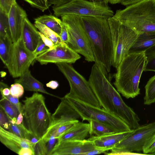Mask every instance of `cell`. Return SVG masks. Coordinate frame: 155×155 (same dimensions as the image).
Returning a JSON list of instances; mask_svg holds the SVG:
<instances>
[{"instance_id": "7c38bea8", "label": "cell", "mask_w": 155, "mask_h": 155, "mask_svg": "<svg viewBox=\"0 0 155 155\" xmlns=\"http://www.w3.org/2000/svg\"><path fill=\"white\" fill-rule=\"evenodd\" d=\"M36 57L25 47L21 38L13 43L10 60L6 67L13 78L20 77L28 70Z\"/></svg>"}, {"instance_id": "484cf974", "label": "cell", "mask_w": 155, "mask_h": 155, "mask_svg": "<svg viewBox=\"0 0 155 155\" xmlns=\"http://www.w3.org/2000/svg\"><path fill=\"white\" fill-rule=\"evenodd\" d=\"M0 104V107L6 114L9 122L15 124L20 113L17 107L2 95Z\"/></svg>"}, {"instance_id": "277c9868", "label": "cell", "mask_w": 155, "mask_h": 155, "mask_svg": "<svg viewBox=\"0 0 155 155\" xmlns=\"http://www.w3.org/2000/svg\"><path fill=\"white\" fill-rule=\"evenodd\" d=\"M113 17L138 34L155 32V0H142L117 10Z\"/></svg>"}, {"instance_id": "d6986e66", "label": "cell", "mask_w": 155, "mask_h": 155, "mask_svg": "<svg viewBox=\"0 0 155 155\" xmlns=\"http://www.w3.org/2000/svg\"><path fill=\"white\" fill-rule=\"evenodd\" d=\"M133 130L116 132L100 136H93L88 140L92 141L96 147L111 150Z\"/></svg>"}, {"instance_id": "9c48e42d", "label": "cell", "mask_w": 155, "mask_h": 155, "mask_svg": "<svg viewBox=\"0 0 155 155\" xmlns=\"http://www.w3.org/2000/svg\"><path fill=\"white\" fill-rule=\"evenodd\" d=\"M53 10L58 17L72 15L109 18L114 15L108 5L87 0H71L60 6L53 7Z\"/></svg>"}, {"instance_id": "4316f807", "label": "cell", "mask_w": 155, "mask_h": 155, "mask_svg": "<svg viewBox=\"0 0 155 155\" xmlns=\"http://www.w3.org/2000/svg\"><path fill=\"white\" fill-rule=\"evenodd\" d=\"M34 25L40 32L51 39L56 46L65 43L62 41L59 35L44 25L35 21Z\"/></svg>"}, {"instance_id": "6da1fadb", "label": "cell", "mask_w": 155, "mask_h": 155, "mask_svg": "<svg viewBox=\"0 0 155 155\" xmlns=\"http://www.w3.org/2000/svg\"><path fill=\"white\" fill-rule=\"evenodd\" d=\"M107 72L96 63L92 66L88 82L103 108L117 117L134 130L140 126V119L123 100L107 77Z\"/></svg>"}, {"instance_id": "f1b7e54d", "label": "cell", "mask_w": 155, "mask_h": 155, "mask_svg": "<svg viewBox=\"0 0 155 155\" xmlns=\"http://www.w3.org/2000/svg\"><path fill=\"white\" fill-rule=\"evenodd\" d=\"M146 62L144 71L155 72V45L144 51Z\"/></svg>"}, {"instance_id": "7a4b0ae2", "label": "cell", "mask_w": 155, "mask_h": 155, "mask_svg": "<svg viewBox=\"0 0 155 155\" xmlns=\"http://www.w3.org/2000/svg\"><path fill=\"white\" fill-rule=\"evenodd\" d=\"M108 18L81 16L82 25L92 49L95 63L107 73L110 71L113 53V42Z\"/></svg>"}, {"instance_id": "1f68e13d", "label": "cell", "mask_w": 155, "mask_h": 155, "mask_svg": "<svg viewBox=\"0 0 155 155\" xmlns=\"http://www.w3.org/2000/svg\"><path fill=\"white\" fill-rule=\"evenodd\" d=\"M31 6L44 12L48 9L50 6L47 0H24Z\"/></svg>"}, {"instance_id": "ac0fdd59", "label": "cell", "mask_w": 155, "mask_h": 155, "mask_svg": "<svg viewBox=\"0 0 155 155\" xmlns=\"http://www.w3.org/2000/svg\"><path fill=\"white\" fill-rule=\"evenodd\" d=\"M37 29L27 17L24 19L21 37L26 48L32 53L35 50L41 39Z\"/></svg>"}, {"instance_id": "f907efd6", "label": "cell", "mask_w": 155, "mask_h": 155, "mask_svg": "<svg viewBox=\"0 0 155 155\" xmlns=\"http://www.w3.org/2000/svg\"><path fill=\"white\" fill-rule=\"evenodd\" d=\"M151 154L152 155H155V152L152 153Z\"/></svg>"}, {"instance_id": "ee69618b", "label": "cell", "mask_w": 155, "mask_h": 155, "mask_svg": "<svg viewBox=\"0 0 155 155\" xmlns=\"http://www.w3.org/2000/svg\"><path fill=\"white\" fill-rule=\"evenodd\" d=\"M47 87L53 89H56L59 86V84L55 81H51L46 84Z\"/></svg>"}, {"instance_id": "30bf717a", "label": "cell", "mask_w": 155, "mask_h": 155, "mask_svg": "<svg viewBox=\"0 0 155 155\" xmlns=\"http://www.w3.org/2000/svg\"><path fill=\"white\" fill-rule=\"evenodd\" d=\"M66 97L79 114L82 121L93 120L100 122L112 127L117 132L132 130L123 120L103 108L95 107L79 100Z\"/></svg>"}, {"instance_id": "f6af8a7d", "label": "cell", "mask_w": 155, "mask_h": 155, "mask_svg": "<svg viewBox=\"0 0 155 155\" xmlns=\"http://www.w3.org/2000/svg\"><path fill=\"white\" fill-rule=\"evenodd\" d=\"M142 0H122L121 4L127 6Z\"/></svg>"}, {"instance_id": "ab89813d", "label": "cell", "mask_w": 155, "mask_h": 155, "mask_svg": "<svg viewBox=\"0 0 155 155\" xmlns=\"http://www.w3.org/2000/svg\"><path fill=\"white\" fill-rule=\"evenodd\" d=\"M41 39L45 44L49 48V50L54 49L56 46L53 42L44 35L39 31Z\"/></svg>"}, {"instance_id": "74e56055", "label": "cell", "mask_w": 155, "mask_h": 155, "mask_svg": "<svg viewBox=\"0 0 155 155\" xmlns=\"http://www.w3.org/2000/svg\"><path fill=\"white\" fill-rule=\"evenodd\" d=\"M0 114V126L6 130H8L9 122L8 118L3 110L1 107Z\"/></svg>"}, {"instance_id": "8992f818", "label": "cell", "mask_w": 155, "mask_h": 155, "mask_svg": "<svg viewBox=\"0 0 155 155\" xmlns=\"http://www.w3.org/2000/svg\"><path fill=\"white\" fill-rule=\"evenodd\" d=\"M56 64L67 80L70 86V92L65 96V97L101 108V106L88 81L70 64L61 63Z\"/></svg>"}, {"instance_id": "8d00e7d4", "label": "cell", "mask_w": 155, "mask_h": 155, "mask_svg": "<svg viewBox=\"0 0 155 155\" xmlns=\"http://www.w3.org/2000/svg\"><path fill=\"white\" fill-rule=\"evenodd\" d=\"M3 96L17 107L20 113H23V105L19 101L18 98L15 97L11 94L7 96Z\"/></svg>"}, {"instance_id": "2e32d148", "label": "cell", "mask_w": 155, "mask_h": 155, "mask_svg": "<svg viewBox=\"0 0 155 155\" xmlns=\"http://www.w3.org/2000/svg\"><path fill=\"white\" fill-rule=\"evenodd\" d=\"M60 99L61 101L52 115L50 126L44 136L50 134L63 125L81 118L66 97Z\"/></svg>"}, {"instance_id": "d590c367", "label": "cell", "mask_w": 155, "mask_h": 155, "mask_svg": "<svg viewBox=\"0 0 155 155\" xmlns=\"http://www.w3.org/2000/svg\"><path fill=\"white\" fill-rule=\"evenodd\" d=\"M49 49V48L45 44L41 38L36 48L33 53L36 57L39 54Z\"/></svg>"}, {"instance_id": "bcb514c9", "label": "cell", "mask_w": 155, "mask_h": 155, "mask_svg": "<svg viewBox=\"0 0 155 155\" xmlns=\"http://www.w3.org/2000/svg\"><path fill=\"white\" fill-rule=\"evenodd\" d=\"M23 113H20L17 118L15 124H19L23 122Z\"/></svg>"}, {"instance_id": "4dcf8cb0", "label": "cell", "mask_w": 155, "mask_h": 155, "mask_svg": "<svg viewBox=\"0 0 155 155\" xmlns=\"http://www.w3.org/2000/svg\"><path fill=\"white\" fill-rule=\"evenodd\" d=\"M6 36L11 37L8 14L0 9V38Z\"/></svg>"}, {"instance_id": "7402d4cb", "label": "cell", "mask_w": 155, "mask_h": 155, "mask_svg": "<svg viewBox=\"0 0 155 155\" xmlns=\"http://www.w3.org/2000/svg\"><path fill=\"white\" fill-rule=\"evenodd\" d=\"M155 45V32L143 33L138 35L130 48L129 53L144 51Z\"/></svg>"}, {"instance_id": "7bdbcfd3", "label": "cell", "mask_w": 155, "mask_h": 155, "mask_svg": "<svg viewBox=\"0 0 155 155\" xmlns=\"http://www.w3.org/2000/svg\"><path fill=\"white\" fill-rule=\"evenodd\" d=\"M58 140V139L54 137H53L50 139L48 140L47 145V155H48L50 152L53 148L54 147L56 143V141Z\"/></svg>"}, {"instance_id": "836d02e7", "label": "cell", "mask_w": 155, "mask_h": 155, "mask_svg": "<svg viewBox=\"0 0 155 155\" xmlns=\"http://www.w3.org/2000/svg\"><path fill=\"white\" fill-rule=\"evenodd\" d=\"M24 89L20 84L15 83L11 85L10 94L13 96L19 98L23 94Z\"/></svg>"}, {"instance_id": "f546056e", "label": "cell", "mask_w": 155, "mask_h": 155, "mask_svg": "<svg viewBox=\"0 0 155 155\" xmlns=\"http://www.w3.org/2000/svg\"><path fill=\"white\" fill-rule=\"evenodd\" d=\"M9 131L21 138L28 140L31 133L25 127L23 122L19 124L9 122Z\"/></svg>"}, {"instance_id": "cb8c5ba5", "label": "cell", "mask_w": 155, "mask_h": 155, "mask_svg": "<svg viewBox=\"0 0 155 155\" xmlns=\"http://www.w3.org/2000/svg\"><path fill=\"white\" fill-rule=\"evenodd\" d=\"M35 20L44 25L60 35L63 22L59 18L51 15H44L35 18Z\"/></svg>"}, {"instance_id": "b9f144b4", "label": "cell", "mask_w": 155, "mask_h": 155, "mask_svg": "<svg viewBox=\"0 0 155 155\" xmlns=\"http://www.w3.org/2000/svg\"><path fill=\"white\" fill-rule=\"evenodd\" d=\"M0 85V90L2 95L7 96L10 94V88L7 84L1 81Z\"/></svg>"}, {"instance_id": "f35d334b", "label": "cell", "mask_w": 155, "mask_h": 155, "mask_svg": "<svg viewBox=\"0 0 155 155\" xmlns=\"http://www.w3.org/2000/svg\"><path fill=\"white\" fill-rule=\"evenodd\" d=\"M60 36L62 41L67 45L69 40L68 35L66 27L63 22Z\"/></svg>"}, {"instance_id": "8fae6325", "label": "cell", "mask_w": 155, "mask_h": 155, "mask_svg": "<svg viewBox=\"0 0 155 155\" xmlns=\"http://www.w3.org/2000/svg\"><path fill=\"white\" fill-rule=\"evenodd\" d=\"M155 133V121L140 126L116 144L106 155L130 154L142 151L147 140Z\"/></svg>"}, {"instance_id": "d6a6232c", "label": "cell", "mask_w": 155, "mask_h": 155, "mask_svg": "<svg viewBox=\"0 0 155 155\" xmlns=\"http://www.w3.org/2000/svg\"><path fill=\"white\" fill-rule=\"evenodd\" d=\"M142 151L145 154H151L155 152V133L146 141Z\"/></svg>"}, {"instance_id": "4fadbf2b", "label": "cell", "mask_w": 155, "mask_h": 155, "mask_svg": "<svg viewBox=\"0 0 155 155\" xmlns=\"http://www.w3.org/2000/svg\"><path fill=\"white\" fill-rule=\"evenodd\" d=\"M81 58L78 53L65 43L41 53L37 56L35 59L41 65L49 63L71 64L74 63Z\"/></svg>"}, {"instance_id": "e0dca14e", "label": "cell", "mask_w": 155, "mask_h": 155, "mask_svg": "<svg viewBox=\"0 0 155 155\" xmlns=\"http://www.w3.org/2000/svg\"><path fill=\"white\" fill-rule=\"evenodd\" d=\"M8 15L12 39L15 43L21 38L23 23L27 14L16 2L12 6Z\"/></svg>"}, {"instance_id": "c3c4849f", "label": "cell", "mask_w": 155, "mask_h": 155, "mask_svg": "<svg viewBox=\"0 0 155 155\" xmlns=\"http://www.w3.org/2000/svg\"><path fill=\"white\" fill-rule=\"evenodd\" d=\"M95 2L106 5L108 3V0H95Z\"/></svg>"}, {"instance_id": "83f0119b", "label": "cell", "mask_w": 155, "mask_h": 155, "mask_svg": "<svg viewBox=\"0 0 155 155\" xmlns=\"http://www.w3.org/2000/svg\"><path fill=\"white\" fill-rule=\"evenodd\" d=\"M144 104L149 105L155 102V75L151 77L145 86Z\"/></svg>"}, {"instance_id": "3957f363", "label": "cell", "mask_w": 155, "mask_h": 155, "mask_svg": "<svg viewBox=\"0 0 155 155\" xmlns=\"http://www.w3.org/2000/svg\"><path fill=\"white\" fill-rule=\"evenodd\" d=\"M146 62L144 51L129 53L116 68L114 84L127 99L134 98L140 94L139 84Z\"/></svg>"}, {"instance_id": "603a6c76", "label": "cell", "mask_w": 155, "mask_h": 155, "mask_svg": "<svg viewBox=\"0 0 155 155\" xmlns=\"http://www.w3.org/2000/svg\"><path fill=\"white\" fill-rule=\"evenodd\" d=\"M13 44L11 37L0 38V58L6 67L8 65L10 60Z\"/></svg>"}, {"instance_id": "5bb4252c", "label": "cell", "mask_w": 155, "mask_h": 155, "mask_svg": "<svg viewBox=\"0 0 155 155\" xmlns=\"http://www.w3.org/2000/svg\"><path fill=\"white\" fill-rule=\"evenodd\" d=\"M0 141L9 149L19 155H35V144L0 126Z\"/></svg>"}, {"instance_id": "ffe728a7", "label": "cell", "mask_w": 155, "mask_h": 155, "mask_svg": "<svg viewBox=\"0 0 155 155\" xmlns=\"http://www.w3.org/2000/svg\"><path fill=\"white\" fill-rule=\"evenodd\" d=\"M15 82L21 84L26 91L40 92L54 97H59L47 92L44 88L43 84L35 78L31 74L30 71L28 70Z\"/></svg>"}, {"instance_id": "7dc6e473", "label": "cell", "mask_w": 155, "mask_h": 155, "mask_svg": "<svg viewBox=\"0 0 155 155\" xmlns=\"http://www.w3.org/2000/svg\"><path fill=\"white\" fill-rule=\"evenodd\" d=\"M122 0H108V3L112 4L120 3Z\"/></svg>"}, {"instance_id": "681fc988", "label": "cell", "mask_w": 155, "mask_h": 155, "mask_svg": "<svg viewBox=\"0 0 155 155\" xmlns=\"http://www.w3.org/2000/svg\"><path fill=\"white\" fill-rule=\"evenodd\" d=\"M89 0L91 1L95 2V0Z\"/></svg>"}, {"instance_id": "52a82bcc", "label": "cell", "mask_w": 155, "mask_h": 155, "mask_svg": "<svg viewBox=\"0 0 155 155\" xmlns=\"http://www.w3.org/2000/svg\"><path fill=\"white\" fill-rule=\"evenodd\" d=\"M61 17L68 33L67 45L76 53L83 56L86 61L95 62L90 43L81 22V16L67 15Z\"/></svg>"}, {"instance_id": "44dd1931", "label": "cell", "mask_w": 155, "mask_h": 155, "mask_svg": "<svg viewBox=\"0 0 155 155\" xmlns=\"http://www.w3.org/2000/svg\"><path fill=\"white\" fill-rule=\"evenodd\" d=\"M90 129L89 123L79 121L69 130L58 139V141L84 140L89 134Z\"/></svg>"}, {"instance_id": "e575fe53", "label": "cell", "mask_w": 155, "mask_h": 155, "mask_svg": "<svg viewBox=\"0 0 155 155\" xmlns=\"http://www.w3.org/2000/svg\"><path fill=\"white\" fill-rule=\"evenodd\" d=\"M16 2V0H0V9L8 14L12 5Z\"/></svg>"}, {"instance_id": "5b68a950", "label": "cell", "mask_w": 155, "mask_h": 155, "mask_svg": "<svg viewBox=\"0 0 155 155\" xmlns=\"http://www.w3.org/2000/svg\"><path fill=\"white\" fill-rule=\"evenodd\" d=\"M23 102V114L28 129L35 137L42 139L50 126L52 116L44 97L35 92L31 96L26 97Z\"/></svg>"}, {"instance_id": "9a60e30c", "label": "cell", "mask_w": 155, "mask_h": 155, "mask_svg": "<svg viewBox=\"0 0 155 155\" xmlns=\"http://www.w3.org/2000/svg\"><path fill=\"white\" fill-rule=\"evenodd\" d=\"M95 147L94 142L88 139L57 140L48 155H83Z\"/></svg>"}, {"instance_id": "d4e9b609", "label": "cell", "mask_w": 155, "mask_h": 155, "mask_svg": "<svg viewBox=\"0 0 155 155\" xmlns=\"http://www.w3.org/2000/svg\"><path fill=\"white\" fill-rule=\"evenodd\" d=\"M90 125L89 134L96 136L112 134L117 132L114 128L104 123L93 120L88 121Z\"/></svg>"}, {"instance_id": "ba28073f", "label": "cell", "mask_w": 155, "mask_h": 155, "mask_svg": "<svg viewBox=\"0 0 155 155\" xmlns=\"http://www.w3.org/2000/svg\"><path fill=\"white\" fill-rule=\"evenodd\" d=\"M113 44L112 66L117 68L129 51L138 34L113 17L108 18Z\"/></svg>"}, {"instance_id": "60d3db41", "label": "cell", "mask_w": 155, "mask_h": 155, "mask_svg": "<svg viewBox=\"0 0 155 155\" xmlns=\"http://www.w3.org/2000/svg\"><path fill=\"white\" fill-rule=\"evenodd\" d=\"M111 150L110 149L101 148L95 147L94 150L84 153L83 155H93L105 153L107 151Z\"/></svg>"}]
</instances>
